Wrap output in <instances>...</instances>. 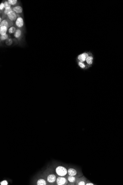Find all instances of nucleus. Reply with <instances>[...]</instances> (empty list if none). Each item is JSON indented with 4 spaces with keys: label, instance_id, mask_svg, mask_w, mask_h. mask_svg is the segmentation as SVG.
I'll return each instance as SVG.
<instances>
[{
    "label": "nucleus",
    "instance_id": "6",
    "mask_svg": "<svg viewBox=\"0 0 123 185\" xmlns=\"http://www.w3.org/2000/svg\"><path fill=\"white\" fill-rule=\"evenodd\" d=\"M18 15L16 14L15 12L12 10L9 12V13L7 15L6 17V19L12 23H13V22L15 23L18 18Z\"/></svg>",
    "mask_w": 123,
    "mask_h": 185
},
{
    "label": "nucleus",
    "instance_id": "12",
    "mask_svg": "<svg viewBox=\"0 0 123 185\" xmlns=\"http://www.w3.org/2000/svg\"><path fill=\"white\" fill-rule=\"evenodd\" d=\"M13 11L15 12L16 14L19 15L23 13V9L22 7L20 5H17L16 6L12 7Z\"/></svg>",
    "mask_w": 123,
    "mask_h": 185
},
{
    "label": "nucleus",
    "instance_id": "13",
    "mask_svg": "<svg viewBox=\"0 0 123 185\" xmlns=\"http://www.w3.org/2000/svg\"><path fill=\"white\" fill-rule=\"evenodd\" d=\"M23 35V32L22 30L20 29L17 28L16 31L14 34L15 38L17 39H19L21 38Z\"/></svg>",
    "mask_w": 123,
    "mask_h": 185
},
{
    "label": "nucleus",
    "instance_id": "24",
    "mask_svg": "<svg viewBox=\"0 0 123 185\" xmlns=\"http://www.w3.org/2000/svg\"><path fill=\"white\" fill-rule=\"evenodd\" d=\"M96 184L91 182L88 180H87L86 183V185H96Z\"/></svg>",
    "mask_w": 123,
    "mask_h": 185
},
{
    "label": "nucleus",
    "instance_id": "11",
    "mask_svg": "<svg viewBox=\"0 0 123 185\" xmlns=\"http://www.w3.org/2000/svg\"><path fill=\"white\" fill-rule=\"evenodd\" d=\"M90 55L89 54V53H83L78 56V59L80 61L82 62H84L86 61V59L87 57Z\"/></svg>",
    "mask_w": 123,
    "mask_h": 185
},
{
    "label": "nucleus",
    "instance_id": "8",
    "mask_svg": "<svg viewBox=\"0 0 123 185\" xmlns=\"http://www.w3.org/2000/svg\"><path fill=\"white\" fill-rule=\"evenodd\" d=\"M88 180L84 175L79 177L77 179L76 185H86V183Z\"/></svg>",
    "mask_w": 123,
    "mask_h": 185
},
{
    "label": "nucleus",
    "instance_id": "14",
    "mask_svg": "<svg viewBox=\"0 0 123 185\" xmlns=\"http://www.w3.org/2000/svg\"><path fill=\"white\" fill-rule=\"evenodd\" d=\"M17 29V28L15 25L12 26L8 29V34H15Z\"/></svg>",
    "mask_w": 123,
    "mask_h": 185
},
{
    "label": "nucleus",
    "instance_id": "5",
    "mask_svg": "<svg viewBox=\"0 0 123 185\" xmlns=\"http://www.w3.org/2000/svg\"><path fill=\"white\" fill-rule=\"evenodd\" d=\"M68 184V181L67 177L58 176L56 179V185H67Z\"/></svg>",
    "mask_w": 123,
    "mask_h": 185
},
{
    "label": "nucleus",
    "instance_id": "10",
    "mask_svg": "<svg viewBox=\"0 0 123 185\" xmlns=\"http://www.w3.org/2000/svg\"><path fill=\"white\" fill-rule=\"evenodd\" d=\"M13 23L11 22L6 19H3L1 22L0 23V27L2 26H5L7 27L8 28H9L10 27L13 26Z\"/></svg>",
    "mask_w": 123,
    "mask_h": 185
},
{
    "label": "nucleus",
    "instance_id": "1",
    "mask_svg": "<svg viewBox=\"0 0 123 185\" xmlns=\"http://www.w3.org/2000/svg\"><path fill=\"white\" fill-rule=\"evenodd\" d=\"M43 173L45 177L48 185H56V179L58 176L52 166L47 167Z\"/></svg>",
    "mask_w": 123,
    "mask_h": 185
},
{
    "label": "nucleus",
    "instance_id": "9",
    "mask_svg": "<svg viewBox=\"0 0 123 185\" xmlns=\"http://www.w3.org/2000/svg\"><path fill=\"white\" fill-rule=\"evenodd\" d=\"M66 177H67V179H68V185H76V181H77V179L79 177H77V176H70V175H68Z\"/></svg>",
    "mask_w": 123,
    "mask_h": 185
},
{
    "label": "nucleus",
    "instance_id": "16",
    "mask_svg": "<svg viewBox=\"0 0 123 185\" xmlns=\"http://www.w3.org/2000/svg\"><path fill=\"white\" fill-rule=\"evenodd\" d=\"M93 57L91 54L89 55L88 57H87L86 59V62L87 63L88 65L89 66H91L93 63Z\"/></svg>",
    "mask_w": 123,
    "mask_h": 185
},
{
    "label": "nucleus",
    "instance_id": "15",
    "mask_svg": "<svg viewBox=\"0 0 123 185\" xmlns=\"http://www.w3.org/2000/svg\"><path fill=\"white\" fill-rule=\"evenodd\" d=\"M8 28L5 26H2L0 27V35L6 34L8 32Z\"/></svg>",
    "mask_w": 123,
    "mask_h": 185
},
{
    "label": "nucleus",
    "instance_id": "7",
    "mask_svg": "<svg viewBox=\"0 0 123 185\" xmlns=\"http://www.w3.org/2000/svg\"><path fill=\"white\" fill-rule=\"evenodd\" d=\"M15 26L18 29L21 28L24 26V21L23 18L20 15H18V18L15 22Z\"/></svg>",
    "mask_w": 123,
    "mask_h": 185
},
{
    "label": "nucleus",
    "instance_id": "18",
    "mask_svg": "<svg viewBox=\"0 0 123 185\" xmlns=\"http://www.w3.org/2000/svg\"><path fill=\"white\" fill-rule=\"evenodd\" d=\"M8 1L12 6H16L18 3L17 0H8Z\"/></svg>",
    "mask_w": 123,
    "mask_h": 185
},
{
    "label": "nucleus",
    "instance_id": "3",
    "mask_svg": "<svg viewBox=\"0 0 123 185\" xmlns=\"http://www.w3.org/2000/svg\"><path fill=\"white\" fill-rule=\"evenodd\" d=\"M32 184L36 185H48L46 178L43 173H39L35 177L33 181Z\"/></svg>",
    "mask_w": 123,
    "mask_h": 185
},
{
    "label": "nucleus",
    "instance_id": "21",
    "mask_svg": "<svg viewBox=\"0 0 123 185\" xmlns=\"http://www.w3.org/2000/svg\"><path fill=\"white\" fill-rule=\"evenodd\" d=\"M78 65L82 69H85L86 68V65L83 62L79 61L78 62Z\"/></svg>",
    "mask_w": 123,
    "mask_h": 185
},
{
    "label": "nucleus",
    "instance_id": "2",
    "mask_svg": "<svg viewBox=\"0 0 123 185\" xmlns=\"http://www.w3.org/2000/svg\"><path fill=\"white\" fill-rule=\"evenodd\" d=\"M52 166L58 176L66 177L68 175V170L69 167L68 165L59 162H55L53 163Z\"/></svg>",
    "mask_w": 123,
    "mask_h": 185
},
{
    "label": "nucleus",
    "instance_id": "23",
    "mask_svg": "<svg viewBox=\"0 0 123 185\" xmlns=\"http://www.w3.org/2000/svg\"><path fill=\"white\" fill-rule=\"evenodd\" d=\"M0 184L1 185H8V183L6 180H4L0 182Z\"/></svg>",
    "mask_w": 123,
    "mask_h": 185
},
{
    "label": "nucleus",
    "instance_id": "19",
    "mask_svg": "<svg viewBox=\"0 0 123 185\" xmlns=\"http://www.w3.org/2000/svg\"><path fill=\"white\" fill-rule=\"evenodd\" d=\"M4 5H5V9H8L11 8V6L9 3L8 1H5L4 2Z\"/></svg>",
    "mask_w": 123,
    "mask_h": 185
},
{
    "label": "nucleus",
    "instance_id": "4",
    "mask_svg": "<svg viewBox=\"0 0 123 185\" xmlns=\"http://www.w3.org/2000/svg\"><path fill=\"white\" fill-rule=\"evenodd\" d=\"M68 175L70 176H77L79 177L83 175L81 170L75 166H69L68 168Z\"/></svg>",
    "mask_w": 123,
    "mask_h": 185
},
{
    "label": "nucleus",
    "instance_id": "20",
    "mask_svg": "<svg viewBox=\"0 0 123 185\" xmlns=\"http://www.w3.org/2000/svg\"><path fill=\"white\" fill-rule=\"evenodd\" d=\"M6 44L7 46H11L13 43V40L11 38H9L6 41Z\"/></svg>",
    "mask_w": 123,
    "mask_h": 185
},
{
    "label": "nucleus",
    "instance_id": "17",
    "mask_svg": "<svg viewBox=\"0 0 123 185\" xmlns=\"http://www.w3.org/2000/svg\"><path fill=\"white\" fill-rule=\"evenodd\" d=\"M9 39V36L8 34L4 35H0V40L2 41L6 40Z\"/></svg>",
    "mask_w": 123,
    "mask_h": 185
},
{
    "label": "nucleus",
    "instance_id": "22",
    "mask_svg": "<svg viewBox=\"0 0 123 185\" xmlns=\"http://www.w3.org/2000/svg\"><path fill=\"white\" fill-rule=\"evenodd\" d=\"M4 9H5V5L3 2H2L0 5V10L1 11H3L4 10Z\"/></svg>",
    "mask_w": 123,
    "mask_h": 185
}]
</instances>
